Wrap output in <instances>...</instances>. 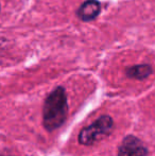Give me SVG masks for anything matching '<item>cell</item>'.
Instances as JSON below:
<instances>
[{
  "mask_svg": "<svg viewBox=\"0 0 155 156\" xmlns=\"http://www.w3.org/2000/svg\"><path fill=\"white\" fill-rule=\"evenodd\" d=\"M68 113V104L65 89L56 87L47 97L44 104L43 120L48 131H54L65 122Z\"/></svg>",
  "mask_w": 155,
  "mask_h": 156,
  "instance_id": "1",
  "label": "cell"
},
{
  "mask_svg": "<svg viewBox=\"0 0 155 156\" xmlns=\"http://www.w3.org/2000/svg\"><path fill=\"white\" fill-rule=\"evenodd\" d=\"M113 119L110 116H102L95 123L84 127L79 134V141L84 146H91L108 136L113 129Z\"/></svg>",
  "mask_w": 155,
  "mask_h": 156,
  "instance_id": "2",
  "label": "cell"
},
{
  "mask_svg": "<svg viewBox=\"0 0 155 156\" xmlns=\"http://www.w3.org/2000/svg\"><path fill=\"white\" fill-rule=\"evenodd\" d=\"M148 153L146 147L135 136H128L123 139L118 150V156H146Z\"/></svg>",
  "mask_w": 155,
  "mask_h": 156,
  "instance_id": "3",
  "label": "cell"
},
{
  "mask_svg": "<svg viewBox=\"0 0 155 156\" xmlns=\"http://www.w3.org/2000/svg\"><path fill=\"white\" fill-rule=\"evenodd\" d=\"M101 12V4L97 0H86L80 5L76 14L81 20L91 21Z\"/></svg>",
  "mask_w": 155,
  "mask_h": 156,
  "instance_id": "4",
  "label": "cell"
},
{
  "mask_svg": "<svg viewBox=\"0 0 155 156\" xmlns=\"http://www.w3.org/2000/svg\"><path fill=\"white\" fill-rule=\"evenodd\" d=\"M126 76L129 78L137 79V80H143L148 78L152 73V68L150 65H135L131 66L126 69Z\"/></svg>",
  "mask_w": 155,
  "mask_h": 156,
  "instance_id": "5",
  "label": "cell"
}]
</instances>
